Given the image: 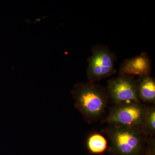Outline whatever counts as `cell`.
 Segmentation results:
<instances>
[{
    "instance_id": "ba28073f",
    "label": "cell",
    "mask_w": 155,
    "mask_h": 155,
    "mask_svg": "<svg viewBox=\"0 0 155 155\" xmlns=\"http://www.w3.org/2000/svg\"><path fill=\"white\" fill-rule=\"evenodd\" d=\"M87 146L92 153L99 154L105 151L107 147V142L104 137L100 134L92 133L87 138Z\"/></svg>"
},
{
    "instance_id": "7a4b0ae2",
    "label": "cell",
    "mask_w": 155,
    "mask_h": 155,
    "mask_svg": "<svg viewBox=\"0 0 155 155\" xmlns=\"http://www.w3.org/2000/svg\"><path fill=\"white\" fill-rule=\"evenodd\" d=\"M105 132L110 142V150L116 155H138L145 141L140 127L109 125Z\"/></svg>"
},
{
    "instance_id": "3957f363",
    "label": "cell",
    "mask_w": 155,
    "mask_h": 155,
    "mask_svg": "<svg viewBox=\"0 0 155 155\" xmlns=\"http://www.w3.org/2000/svg\"><path fill=\"white\" fill-rule=\"evenodd\" d=\"M92 54L87 58V76L88 82L97 81L110 77L116 72V56L110 48L102 45L91 48Z\"/></svg>"
},
{
    "instance_id": "8992f818",
    "label": "cell",
    "mask_w": 155,
    "mask_h": 155,
    "mask_svg": "<svg viewBox=\"0 0 155 155\" xmlns=\"http://www.w3.org/2000/svg\"><path fill=\"white\" fill-rule=\"evenodd\" d=\"M152 63L149 56L144 52L138 55L126 59L119 69V75L150 76L152 72Z\"/></svg>"
},
{
    "instance_id": "5b68a950",
    "label": "cell",
    "mask_w": 155,
    "mask_h": 155,
    "mask_svg": "<svg viewBox=\"0 0 155 155\" xmlns=\"http://www.w3.org/2000/svg\"><path fill=\"white\" fill-rule=\"evenodd\" d=\"M109 101L114 104L127 101L140 102L136 80L131 75H119L108 81L106 87Z\"/></svg>"
},
{
    "instance_id": "8fae6325",
    "label": "cell",
    "mask_w": 155,
    "mask_h": 155,
    "mask_svg": "<svg viewBox=\"0 0 155 155\" xmlns=\"http://www.w3.org/2000/svg\"><path fill=\"white\" fill-rule=\"evenodd\" d=\"M114 155H116L114 154Z\"/></svg>"
},
{
    "instance_id": "30bf717a",
    "label": "cell",
    "mask_w": 155,
    "mask_h": 155,
    "mask_svg": "<svg viewBox=\"0 0 155 155\" xmlns=\"http://www.w3.org/2000/svg\"><path fill=\"white\" fill-rule=\"evenodd\" d=\"M149 147L146 155H155V140H152L149 142Z\"/></svg>"
},
{
    "instance_id": "9c48e42d",
    "label": "cell",
    "mask_w": 155,
    "mask_h": 155,
    "mask_svg": "<svg viewBox=\"0 0 155 155\" xmlns=\"http://www.w3.org/2000/svg\"><path fill=\"white\" fill-rule=\"evenodd\" d=\"M141 132L145 136L153 137L155 134V107H147L145 115L140 127Z\"/></svg>"
},
{
    "instance_id": "6da1fadb",
    "label": "cell",
    "mask_w": 155,
    "mask_h": 155,
    "mask_svg": "<svg viewBox=\"0 0 155 155\" xmlns=\"http://www.w3.org/2000/svg\"><path fill=\"white\" fill-rule=\"evenodd\" d=\"M72 94L75 108L89 123L101 117L109 102L106 88L97 83H77L72 90Z\"/></svg>"
},
{
    "instance_id": "52a82bcc",
    "label": "cell",
    "mask_w": 155,
    "mask_h": 155,
    "mask_svg": "<svg viewBox=\"0 0 155 155\" xmlns=\"http://www.w3.org/2000/svg\"><path fill=\"white\" fill-rule=\"evenodd\" d=\"M137 96L140 102L154 104L155 102V80L150 76L139 77L136 80Z\"/></svg>"
},
{
    "instance_id": "277c9868",
    "label": "cell",
    "mask_w": 155,
    "mask_h": 155,
    "mask_svg": "<svg viewBox=\"0 0 155 155\" xmlns=\"http://www.w3.org/2000/svg\"><path fill=\"white\" fill-rule=\"evenodd\" d=\"M147 106L141 102L127 101L111 107L104 122L109 125L140 127Z\"/></svg>"
}]
</instances>
